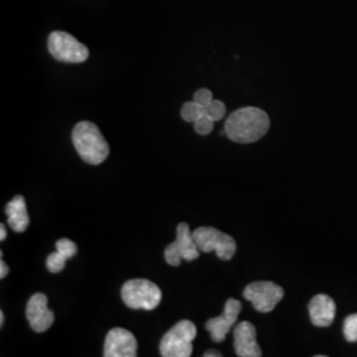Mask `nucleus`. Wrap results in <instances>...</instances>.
<instances>
[{
  "label": "nucleus",
  "mask_w": 357,
  "mask_h": 357,
  "mask_svg": "<svg viewBox=\"0 0 357 357\" xmlns=\"http://www.w3.org/2000/svg\"><path fill=\"white\" fill-rule=\"evenodd\" d=\"M270 128L268 113L259 107L248 106L233 112L228 116L224 132L236 143H255L266 135Z\"/></svg>",
  "instance_id": "nucleus-1"
},
{
  "label": "nucleus",
  "mask_w": 357,
  "mask_h": 357,
  "mask_svg": "<svg viewBox=\"0 0 357 357\" xmlns=\"http://www.w3.org/2000/svg\"><path fill=\"white\" fill-rule=\"evenodd\" d=\"M72 141L81 159L93 166L103 163L110 153L101 130L89 121L77 123L72 132Z\"/></svg>",
  "instance_id": "nucleus-2"
},
{
  "label": "nucleus",
  "mask_w": 357,
  "mask_h": 357,
  "mask_svg": "<svg viewBox=\"0 0 357 357\" xmlns=\"http://www.w3.org/2000/svg\"><path fill=\"white\" fill-rule=\"evenodd\" d=\"M197 330L191 320H180L160 342V355L163 357H190L193 351L192 342L196 339Z\"/></svg>",
  "instance_id": "nucleus-3"
},
{
  "label": "nucleus",
  "mask_w": 357,
  "mask_h": 357,
  "mask_svg": "<svg viewBox=\"0 0 357 357\" xmlns=\"http://www.w3.org/2000/svg\"><path fill=\"white\" fill-rule=\"evenodd\" d=\"M122 299L126 306L132 310L151 311L159 306L162 301V290L159 286L147 280H131L122 286Z\"/></svg>",
  "instance_id": "nucleus-4"
},
{
  "label": "nucleus",
  "mask_w": 357,
  "mask_h": 357,
  "mask_svg": "<svg viewBox=\"0 0 357 357\" xmlns=\"http://www.w3.org/2000/svg\"><path fill=\"white\" fill-rule=\"evenodd\" d=\"M192 234L200 252L203 253L216 252L217 257L222 261H229L236 255V250H237L236 241L230 237L229 234L222 233L216 228L200 227Z\"/></svg>",
  "instance_id": "nucleus-5"
},
{
  "label": "nucleus",
  "mask_w": 357,
  "mask_h": 357,
  "mask_svg": "<svg viewBox=\"0 0 357 357\" xmlns=\"http://www.w3.org/2000/svg\"><path fill=\"white\" fill-rule=\"evenodd\" d=\"M48 50L57 61L68 64H79L89 57V50L76 38L63 31L52 32L48 38Z\"/></svg>",
  "instance_id": "nucleus-6"
},
{
  "label": "nucleus",
  "mask_w": 357,
  "mask_h": 357,
  "mask_svg": "<svg viewBox=\"0 0 357 357\" xmlns=\"http://www.w3.org/2000/svg\"><path fill=\"white\" fill-rule=\"evenodd\" d=\"M283 295V289L274 282H253L243 290V298L259 312H271Z\"/></svg>",
  "instance_id": "nucleus-7"
},
{
  "label": "nucleus",
  "mask_w": 357,
  "mask_h": 357,
  "mask_svg": "<svg viewBox=\"0 0 357 357\" xmlns=\"http://www.w3.org/2000/svg\"><path fill=\"white\" fill-rule=\"evenodd\" d=\"M241 308L243 305L240 301L230 298L225 303L224 312L220 317L212 318L205 323V328L209 331L211 339L215 343H222L225 340L227 335L238 319Z\"/></svg>",
  "instance_id": "nucleus-8"
},
{
  "label": "nucleus",
  "mask_w": 357,
  "mask_h": 357,
  "mask_svg": "<svg viewBox=\"0 0 357 357\" xmlns=\"http://www.w3.org/2000/svg\"><path fill=\"white\" fill-rule=\"evenodd\" d=\"M138 343L135 336L125 328H113L105 339L103 356L135 357Z\"/></svg>",
  "instance_id": "nucleus-9"
},
{
  "label": "nucleus",
  "mask_w": 357,
  "mask_h": 357,
  "mask_svg": "<svg viewBox=\"0 0 357 357\" xmlns=\"http://www.w3.org/2000/svg\"><path fill=\"white\" fill-rule=\"evenodd\" d=\"M26 315L31 328L35 332L48 331L54 321V315L48 308V298L41 293L31 296L26 303Z\"/></svg>",
  "instance_id": "nucleus-10"
},
{
  "label": "nucleus",
  "mask_w": 357,
  "mask_h": 357,
  "mask_svg": "<svg viewBox=\"0 0 357 357\" xmlns=\"http://www.w3.org/2000/svg\"><path fill=\"white\" fill-rule=\"evenodd\" d=\"M234 349L240 357H261L262 351L257 343V331L250 321H241L234 328Z\"/></svg>",
  "instance_id": "nucleus-11"
},
{
  "label": "nucleus",
  "mask_w": 357,
  "mask_h": 357,
  "mask_svg": "<svg viewBox=\"0 0 357 357\" xmlns=\"http://www.w3.org/2000/svg\"><path fill=\"white\" fill-rule=\"evenodd\" d=\"M308 312L311 323L315 327L326 328L330 327L336 315V305L328 295L319 294L314 296L308 305Z\"/></svg>",
  "instance_id": "nucleus-12"
},
{
  "label": "nucleus",
  "mask_w": 357,
  "mask_h": 357,
  "mask_svg": "<svg viewBox=\"0 0 357 357\" xmlns=\"http://www.w3.org/2000/svg\"><path fill=\"white\" fill-rule=\"evenodd\" d=\"M6 215L8 217V225L13 231H26L29 225V217L26 212V200L23 196H15L13 200L6 205Z\"/></svg>",
  "instance_id": "nucleus-13"
},
{
  "label": "nucleus",
  "mask_w": 357,
  "mask_h": 357,
  "mask_svg": "<svg viewBox=\"0 0 357 357\" xmlns=\"http://www.w3.org/2000/svg\"><path fill=\"white\" fill-rule=\"evenodd\" d=\"M175 245L183 257V259L191 262L200 257V249L193 238V234L190 230V225L185 222H180L176 230Z\"/></svg>",
  "instance_id": "nucleus-14"
},
{
  "label": "nucleus",
  "mask_w": 357,
  "mask_h": 357,
  "mask_svg": "<svg viewBox=\"0 0 357 357\" xmlns=\"http://www.w3.org/2000/svg\"><path fill=\"white\" fill-rule=\"evenodd\" d=\"M205 114V106H202L195 101L192 102H185L181 107V118L185 121V122H191L195 123L199 118L204 116Z\"/></svg>",
  "instance_id": "nucleus-15"
},
{
  "label": "nucleus",
  "mask_w": 357,
  "mask_h": 357,
  "mask_svg": "<svg viewBox=\"0 0 357 357\" xmlns=\"http://www.w3.org/2000/svg\"><path fill=\"white\" fill-rule=\"evenodd\" d=\"M205 114L212 118L215 122L221 121L227 114V106L218 100H213L208 106H205Z\"/></svg>",
  "instance_id": "nucleus-16"
},
{
  "label": "nucleus",
  "mask_w": 357,
  "mask_h": 357,
  "mask_svg": "<svg viewBox=\"0 0 357 357\" xmlns=\"http://www.w3.org/2000/svg\"><path fill=\"white\" fill-rule=\"evenodd\" d=\"M344 337L349 343L357 342V314H352L344 320Z\"/></svg>",
  "instance_id": "nucleus-17"
},
{
  "label": "nucleus",
  "mask_w": 357,
  "mask_h": 357,
  "mask_svg": "<svg viewBox=\"0 0 357 357\" xmlns=\"http://www.w3.org/2000/svg\"><path fill=\"white\" fill-rule=\"evenodd\" d=\"M68 259L65 258L64 255H60L59 252L56 253H52L50 257L47 258V268L48 270L53 273V274H59L61 273L65 268V262Z\"/></svg>",
  "instance_id": "nucleus-18"
},
{
  "label": "nucleus",
  "mask_w": 357,
  "mask_h": 357,
  "mask_svg": "<svg viewBox=\"0 0 357 357\" xmlns=\"http://www.w3.org/2000/svg\"><path fill=\"white\" fill-rule=\"evenodd\" d=\"M56 249H57V252H59L60 255H64L66 259L75 257V255H77V252H78L76 243H73V241H70V240H68V238L59 240V241L56 243Z\"/></svg>",
  "instance_id": "nucleus-19"
},
{
  "label": "nucleus",
  "mask_w": 357,
  "mask_h": 357,
  "mask_svg": "<svg viewBox=\"0 0 357 357\" xmlns=\"http://www.w3.org/2000/svg\"><path fill=\"white\" fill-rule=\"evenodd\" d=\"M195 131L200 135H208L212 132V130L215 128V121L212 118H209L208 115H204L202 118H199L195 123Z\"/></svg>",
  "instance_id": "nucleus-20"
},
{
  "label": "nucleus",
  "mask_w": 357,
  "mask_h": 357,
  "mask_svg": "<svg viewBox=\"0 0 357 357\" xmlns=\"http://www.w3.org/2000/svg\"><path fill=\"white\" fill-rule=\"evenodd\" d=\"M165 258H166L167 264L171 266H178L183 261V257L180 255L178 248L175 243H169L167 246L166 252H165Z\"/></svg>",
  "instance_id": "nucleus-21"
},
{
  "label": "nucleus",
  "mask_w": 357,
  "mask_h": 357,
  "mask_svg": "<svg viewBox=\"0 0 357 357\" xmlns=\"http://www.w3.org/2000/svg\"><path fill=\"white\" fill-rule=\"evenodd\" d=\"M193 101L202 105V106H208L209 103L213 101V94H212L211 90L199 89L193 96Z\"/></svg>",
  "instance_id": "nucleus-22"
},
{
  "label": "nucleus",
  "mask_w": 357,
  "mask_h": 357,
  "mask_svg": "<svg viewBox=\"0 0 357 357\" xmlns=\"http://www.w3.org/2000/svg\"><path fill=\"white\" fill-rule=\"evenodd\" d=\"M8 274V266L6 265V262L1 259L0 261V278H6V275Z\"/></svg>",
  "instance_id": "nucleus-23"
},
{
  "label": "nucleus",
  "mask_w": 357,
  "mask_h": 357,
  "mask_svg": "<svg viewBox=\"0 0 357 357\" xmlns=\"http://www.w3.org/2000/svg\"><path fill=\"white\" fill-rule=\"evenodd\" d=\"M7 238V230H6V225L0 224V240L4 241Z\"/></svg>",
  "instance_id": "nucleus-24"
},
{
  "label": "nucleus",
  "mask_w": 357,
  "mask_h": 357,
  "mask_svg": "<svg viewBox=\"0 0 357 357\" xmlns=\"http://www.w3.org/2000/svg\"><path fill=\"white\" fill-rule=\"evenodd\" d=\"M222 355L218 351H208L205 352L204 357H221Z\"/></svg>",
  "instance_id": "nucleus-25"
},
{
  "label": "nucleus",
  "mask_w": 357,
  "mask_h": 357,
  "mask_svg": "<svg viewBox=\"0 0 357 357\" xmlns=\"http://www.w3.org/2000/svg\"><path fill=\"white\" fill-rule=\"evenodd\" d=\"M3 324H4V312L1 311V312H0V326L3 327Z\"/></svg>",
  "instance_id": "nucleus-26"
}]
</instances>
